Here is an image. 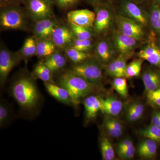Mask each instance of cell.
Wrapping results in <instances>:
<instances>
[{
  "label": "cell",
  "instance_id": "cell-1",
  "mask_svg": "<svg viewBox=\"0 0 160 160\" xmlns=\"http://www.w3.org/2000/svg\"><path fill=\"white\" fill-rule=\"evenodd\" d=\"M10 89L12 96L23 111L32 113L38 109L42 97L32 77L20 76Z\"/></svg>",
  "mask_w": 160,
  "mask_h": 160
},
{
  "label": "cell",
  "instance_id": "cell-2",
  "mask_svg": "<svg viewBox=\"0 0 160 160\" xmlns=\"http://www.w3.org/2000/svg\"><path fill=\"white\" fill-rule=\"evenodd\" d=\"M57 84L67 90L72 106H78L83 98L92 93L98 87L69 70L60 75L57 79Z\"/></svg>",
  "mask_w": 160,
  "mask_h": 160
},
{
  "label": "cell",
  "instance_id": "cell-3",
  "mask_svg": "<svg viewBox=\"0 0 160 160\" xmlns=\"http://www.w3.org/2000/svg\"><path fill=\"white\" fill-rule=\"evenodd\" d=\"M27 16L22 9L14 6H5L1 10L0 26L3 30L27 29Z\"/></svg>",
  "mask_w": 160,
  "mask_h": 160
},
{
  "label": "cell",
  "instance_id": "cell-4",
  "mask_svg": "<svg viewBox=\"0 0 160 160\" xmlns=\"http://www.w3.org/2000/svg\"><path fill=\"white\" fill-rule=\"evenodd\" d=\"M69 70L98 87L102 81V66L96 57H91L82 62L74 64Z\"/></svg>",
  "mask_w": 160,
  "mask_h": 160
},
{
  "label": "cell",
  "instance_id": "cell-5",
  "mask_svg": "<svg viewBox=\"0 0 160 160\" xmlns=\"http://www.w3.org/2000/svg\"><path fill=\"white\" fill-rule=\"evenodd\" d=\"M111 2H108L94 6L95 13L93 29L95 34L105 35L111 28L113 23V8Z\"/></svg>",
  "mask_w": 160,
  "mask_h": 160
},
{
  "label": "cell",
  "instance_id": "cell-6",
  "mask_svg": "<svg viewBox=\"0 0 160 160\" xmlns=\"http://www.w3.org/2000/svg\"><path fill=\"white\" fill-rule=\"evenodd\" d=\"M118 15L135 21L144 28L149 25V13L132 0H122Z\"/></svg>",
  "mask_w": 160,
  "mask_h": 160
},
{
  "label": "cell",
  "instance_id": "cell-7",
  "mask_svg": "<svg viewBox=\"0 0 160 160\" xmlns=\"http://www.w3.org/2000/svg\"><path fill=\"white\" fill-rule=\"evenodd\" d=\"M110 39L117 53L127 58L131 57L142 42L118 30L112 32Z\"/></svg>",
  "mask_w": 160,
  "mask_h": 160
},
{
  "label": "cell",
  "instance_id": "cell-8",
  "mask_svg": "<svg viewBox=\"0 0 160 160\" xmlns=\"http://www.w3.org/2000/svg\"><path fill=\"white\" fill-rule=\"evenodd\" d=\"M156 34L152 30L146 39L145 45L138 52V58L160 68V49L156 42Z\"/></svg>",
  "mask_w": 160,
  "mask_h": 160
},
{
  "label": "cell",
  "instance_id": "cell-9",
  "mask_svg": "<svg viewBox=\"0 0 160 160\" xmlns=\"http://www.w3.org/2000/svg\"><path fill=\"white\" fill-rule=\"evenodd\" d=\"M22 59L17 52H13L6 47L1 46L0 50V84L1 87L5 84L12 69Z\"/></svg>",
  "mask_w": 160,
  "mask_h": 160
},
{
  "label": "cell",
  "instance_id": "cell-10",
  "mask_svg": "<svg viewBox=\"0 0 160 160\" xmlns=\"http://www.w3.org/2000/svg\"><path fill=\"white\" fill-rule=\"evenodd\" d=\"M115 21L118 31L139 41L146 39L145 28L138 23L119 15L116 17Z\"/></svg>",
  "mask_w": 160,
  "mask_h": 160
},
{
  "label": "cell",
  "instance_id": "cell-11",
  "mask_svg": "<svg viewBox=\"0 0 160 160\" xmlns=\"http://www.w3.org/2000/svg\"><path fill=\"white\" fill-rule=\"evenodd\" d=\"M25 3L29 16L34 22L54 18L52 4L48 0H26Z\"/></svg>",
  "mask_w": 160,
  "mask_h": 160
},
{
  "label": "cell",
  "instance_id": "cell-12",
  "mask_svg": "<svg viewBox=\"0 0 160 160\" xmlns=\"http://www.w3.org/2000/svg\"><path fill=\"white\" fill-rule=\"evenodd\" d=\"M75 38L69 26L58 24L52 33L50 39L58 48L66 49L71 46Z\"/></svg>",
  "mask_w": 160,
  "mask_h": 160
},
{
  "label": "cell",
  "instance_id": "cell-13",
  "mask_svg": "<svg viewBox=\"0 0 160 160\" xmlns=\"http://www.w3.org/2000/svg\"><path fill=\"white\" fill-rule=\"evenodd\" d=\"M68 22L86 28H93L95 13L87 9L72 10L68 12Z\"/></svg>",
  "mask_w": 160,
  "mask_h": 160
},
{
  "label": "cell",
  "instance_id": "cell-14",
  "mask_svg": "<svg viewBox=\"0 0 160 160\" xmlns=\"http://www.w3.org/2000/svg\"><path fill=\"white\" fill-rule=\"evenodd\" d=\"M95 47L96 57L100 62L108 64L113 60L117 53L110 38L101 39L97 42Z\"/></svg>",
  "mask_w": 160,
  "mask_h": 160
},
{
  "label": "cell",
  "instance_id": "cell-15",
  "mask_svg": "<svg viewBox=\"0 0 160 160\" xmlns=\"http://www.w3.org/2000/svg\"><path fill=\"white\" fill-rule=\"evenodd\" d=\"M34 22L32 31L37 40L50 39L52 33L58 25L54 18L44 19Z\"/></svg>",
  "mask_w": 160,
  "mask_h": 160
},
{
  "label": "cell",
  "instance_id": "cell-16",
  "mask_svg": "<svg viewBox=\"0 0 160 160\" xmlns=\"http://www.w3.org/2000/svg\"><path fill=\"white\" fill-rule=\"evenodd\" d=\"M102 99L95 95H90L85 99V117L87 122L91 121L96 117L98 112L101 110Z\"/></svg>",
  "mask_w": 160,
  "mask_h": 160
},
{
  "label": "cell",
  "instance_id": "cell-17",
  "mask_svg": "<svg viewBox=\"0 0 160 160\" xmlns=\"http://www.w3.org/2000/svg\"><path fill=\"white\" fill-rule=\"evenodd\" d=\"M46 90L52 97L68 106L72 105L69 92L66 89L55 83H44Z\"/></svg>",
  "mask_w": 160,
  "mask_h": 160
},
{
  "label": "cell",
  "instance_id": "cell-18",
  "mask_svg": "<svg viewBox=\"0 0 160 160\" xmlns=\"http://www.w3.org/2000/svg\"><path fill=\"white\" fill-rule=\"evenodd\" d=\"M66 55L58 51H56L51 55L46 58L43 61L52 73L60 71L66 66L67 64Z\"/></svg>",
  "mask_w": 160,
  "mask_h": 160
},
{
  "label": "cell",
  "instance_id": "cell-19",
  "mask_svg": "<svg viewBox=\"0 0 160 160\" xmlns=\"http://www.w3.org/2000/svg\"><path fill=\"white\" fill-rule=\"evenodd\" d=\"M142 79L146 92L154 91L160 88V74L158 72L147 69L143 73Z\"/></svg>",
  "mask_w": 160,
  "mask_h": 160
},
{
  "label": "cell",
  "instance_id": "cell-20",
  "mask_svg": "<svg viewBox=\"0 0 160 160\" xmlns=\"http://www.w3.org/2000/svg\"><path fill=\"white\" fill-rule=\"evenodd\" d=\"M157 151V142L147 138L141 142L138 147V153L140 157L144 158H154Z\"/></svg>",
  "mask_w": 160,
  "mask_h": 160
},
{
  "label": "cell",
  "instance_id": "cell-21",
  "mask_svg": "<svg viewBox=\"0 0 160 160\" xmlns=\"http://www.w3.org/2000/svg\"><path fill=\"white\" fill-rule=\"evenodd\" d=\"M37 49V39L35 36L30 37L26 39L17 53L22 60L27 59L36 55Z\"/></svg>",
  "mask_w": 160,
  "mask_h": 160
},
{
  "label": "cell",
  "instance_id": "cell-22",
  "mask_svg": "<svg viewBox=\"0 0 160 160\" xmlns=\"http://www.w3.org/2000/svg\"><path fill=\"white\" fill-rule=\"evenodd\" d=\"M122 103L120 100L112 97H108L102 101L101 111L111 116L118 115L122 109Z\"/></svg>",
  "mask_w": 160,
  "mask_h": 160
},
{
  "label": "cell",
  "instance_id": "cell-23",
  "mask_svg": "<svg viewBox=\"0 0 160 160\" xmlns=\"http://www.w3.org/2000/svg\"><path fill=\"white\" fill-rule=\"evenodd\" d=\"M149 25L152 30L160 36V4L153 1L151 3L149 12Z\"/></svg>",
  "mask_w": 160,
  "mask_h": 160
},
{
  "label": "cell",
  "instance_id": "cell-24",
  "mask_svg": "<svg viewBox=\"0 0 160 160\" xmlns=\"http://www.w3.org/2000/svg\"><path fill=\"white\" fill-rule=\"evenodd\" d=\"M52 72L43 62L38 63L35 66L32 77L33 78L39 79L44 83H55L52 78Z\"/></svg>",
  "mask_w": 160,
  "mask_h": 160
},
{
  "label": "cell",
  "instance_id": "cell-25",
  "mask_svg": "<svg viewBox=\"0 0 160 160\" xmlns=\"http://www.w3.org/2000/svg\"><path fill=\"white\" fill-rule=\"evenodd\" d=\"M57 48L50 39L37 40L36 55L39 58H47L57 51Z\"/></svg>",
  "mask_w": 160,
  "mask_h": 160
},
{
  "label": "cell",
  "instance_id": "cell-26",
  "mask_svg": "<svg viewBox=\"0 0 160 160\" xmlns=\"http://www.w3.org/2000/svg\"><path fill=\"white\" fill-rule=\"evenodd\" d=\"M69 26L71 28L75 38L78 39H91L95 34L93 28L82 27L69 22Z\"/></svg>",
  "mask_w": 160,
  "mask_h": 160
},
{
  "label": "cell",
  "instance_id": "cell-27",
  "mask_svg": "<svg viewBox=\"0 0 160 160\" xmlns=\"http://www.w3.org/2000/svg\"><path fill=\"white\" fill-rule=\"evenodd\" d=\"M65 50L66 57L74 64H79L91 57L89 53L83 52L69 47Z\"/></svg>",
  "mask_w": 160,
  "mask_h": 160
},
{
  "label": "cell",
  "instance_id": "cell-28",
  "mask_svg": "<svg viewBox=\"0 0 160 160\" xmlns=\"http://www.w3.org/2000/svg\"><path fill=\"white\" fill-rule=\"evenodd\" d=\"M144 105L139 102L132 103L129 106L127 110V119L130 122H135L142 116L144 113Z\"/></svg>",
  "mask_w": 160,
  "mask_h": 160
},
{
  "label": "cell",
  "instance_id": "cell-29",
  "mask_svg": "<svg viewBox=\"0 0 160 160\" xmlns=\"http://www.w3.org/2000/svg\"><path fill=\"white\" fill-rule=\"evenodd\" d=\"M144 60L138 58L135 59L127 65L126 71V78H132L138 76L142 70Z\"/></svg>",
  "mask_w": 160,
  "mask_h": 160
},
{
  "label": "cell",
  "instance_id": "cell-30",
  "mask_svg": "<svg viewBox=\"0 0 160 160\" xmlns=\"http://www.w3.org/2000/svg\"><path fill=\"white\" fill-rule=\"evenodd\" d=\"M100 148L103 160H112L114 159V149L111 142L107 138H103L102 139L100 142Z\"/></svg>",
  "mask_w": 160,
  "mask_h": 160
},
{
  "label": "cell",
  "instance_id": "cell-31",
  "mask_svg": "<svg viewBox=\"0 0 160 160\" xmlns=\"http://www.w3.org/2000/svg\"><path fill=\"white\" fill-rule=\"evenodd\" d=\"M11 109L10 106L5 101L1 100L0 103V126H7L11 120Z\"/></svg>",
  "mask_w": 160,
  "mask_h": 160
},
{
  "label": "cell",
  "instance_id": "cell-32",
  "mask_svg": "<svg viewBox=\"0 0 160 160\" xmlns=\"http://www.w3.org/2000/svg\"><path fill=\"white\" fill-rule=\"evenodd\" d=\"M70 47L83 52L89 53L93 49L94 45L92 39L79 40L75 38Z\"/></svg>",
  "mask_w": 160,
  "mask_h": 160
},
{
  "label": "cell",
  "instance_id": "cell-33",
  "mask_svg": "<svg viewBox=\"0 0 160 160\" xmlns=\"http://www.w3.org/2000/svg\"><path fill=\"white\" fill-rule=\"evenodd\" d=\"M112 86L115 90L122 97L126 98L128 95V86L126 77L114 78Z\"/></svg>",
  "mask_w": 160,
  "mask_h": 160
},
{
  "label": "cell",
  "instance_id": "cell-34",
  "mask_svg": "<svg viewBox=\"0 0 160 160\" xmlns=\"http://www.w3.org/2000/svg\"><path fill=\"white\" fill-rule=\"evenodd\" d=\"M141 134L146 138L160 142V129L152 124L142 130Z\"/></svg>",
  "mask_w": 160,
  "mask_h": 160
},
{
  "label": "cell",
  "instance_id": "cell-35",
  "mask_svg": "<svg viewBox=\"0 0 160 160\" xmlns=\"http://www.w3.org/2000/svg\"><path fill=\"white\" fill-rule=\"evenodd\" d=\"M127 58L122 55H118L116 58L113 60L115 65L119 72L121 77L126 78Z\"/></svg>",
  "mask_w": 160,
  "mask_h": 160
},
{
  "label": "cell",
  "instance_id": "cell-36",
  "mask_svg": "<svg viewBox=\"0 0 160 160\" xmlns=\"http://www.w3.org/2000/svg\"><path fill=\"white\" fill-rule=\"evenodd\" d=\"M136 149L134 146L126 149L118 150V154L123 159H130L134 157Z\"/></svg>",
  "mask_w": 160,
  "mask_h": 160
},
{
  "label": "cell",
  "instance_id": "cell-37",
  "mask_svg": "<svg viewBox=\"0 0 160 160\" xmlns=\"http://www.w3.org/2000/svg\"><path fill=\"white\" fill-rule=\"evenodd\" d=\"M147 93V98L149 102L153 105L160 107V88Z\"/></svg>",
  "mask_w": 160,
  "mask_h": 160
},
{
  "label": "cell",
  "instance_id": "cell-38",
  "mask_svg": "<svg viewBox=\"0 0 160 160\" xmlns=\"http://www.w3.org/2000/svg\"><path fill=\"white\" fill-rule=\"evenodd\" d=\"M79 0H58L56 5L60 9L66 10L73 7Z\"/></svg>",
  "mask_w": 160,
  "mask_h": 160
},
{
  "label": "cell",
  "instance_id": "cell-39",
  "mask_svg": "<svg viewBox=\"0 0 160 160\" xmlns=\"http://www.w3.org/2000/svg\"><path fill=\"white\" fill-rule=\"evenodd\" d=\"M113 60L107 64L106 67V72L110 76L113 77L114 78L121 77L119 72L115 65Z\"/></svg>",
  "mask_w": 160,
  "mask_h": 160
},
{
  "label": "cell",
  "instance_id": "cell-40",
  "mask_svg": "<svg viewBox=\"0 0 160 160\" xmlns=\"http://www.w3.org/2000/svg\"><path fill=\"white\" fill-rule=\"evenodd\" d=\"M105 125L110 126L117 130L123 131V127L122 124L119 121L114 119H106L105 121Z\"/></svg>",
  "mask_w": 160,
  "mask_h": 160
},
{
  "label": "cell",
  "instance_id": "cell-41",
  "mask_svg": "<svg viewBox=\"0 0 160 160\" xmlns=\"http://www.w3.org/2000/svg\"><path fill=\"white\" fill-rule=\"evenodd\" d=\"M105 126L106 127V131L112 137L118 138L122 134L123 131L117 130V129H115L110 126H106V125H105Z\"/></svg>",
  "mask_w": 160,
  "mask_h": 160
},
{
  "label": "cell",
  "instance_id": "cell-42",
  "mask_svg": "<svg viewBox=\"0 0 160 160\" xmlns=\"http://www.w3.org/2000/svg\"><path fill=\"white\" fill-rule=\"evenodd\" d=\"M133 146V143L131 140L126 139L122 140V142H120L118 145V150H121V149H126L129 148Z\"/></svg>",
  "mask_w": 160,
  "mask_h": 160
},
{
  "label": "cell",
  "instance_id": "cell-43",
  "mask_svg": "<svg viewBox=\"0 0 160 160\" xmlns=\"http://www.w3.org/2000/svg\"><path fill=\"white\" fill-rule=\"evenodd\" d=\"M160 124V112H155L152 118V124L158 126Z\"/></svg>",
  "mask_w": 160,
  "mask_h": 160
},
{
  "label": "cell",
  "instance_id": "cell-44",
  "mask_svg": "<svg viewBox=\"0 0 160 160\" xmlns=\"http://www.w3.org/2000/svg\"><path fill=\"white\" fill-rule=\"evenodd\" d=\"M89 2L91 3L92 5L94 6H97V5H101L108 2V0H88Z\"/></svg>",
  "mask_w": 160,
  "mask_h": 160
},
{
  "label": "cell",
  "instance_id": "cell-45",
  "mask_svg": "<svg viewBox=\"0 0 160 160\" xmlns=\"http://www.w3.org/2000/svg\"><path fill=\"white\" fill-rule=\"evenodd\" d=\"M132 1H133V2L140 4H141V3L145 2H146V1H148V0H132Z\"/></svg>",
  "mask_w": 160,
  "mask_h": 160
},
{
  "label": "cell",
  "instance_id": "cell-46",
  "mask_svg": "<svg viewBox=\"0 0 160 160\" xmlns=\"http://www.w3.org/2000/svg\"><path fill=\"white\" fill-rule=\"evenodd\" d=\"M52 4H56L58 0H48Z\"/></svg>",
  "mask_w": 160,
  "mask_h": 160
},
{
  "label": "cell",
  "instance_id": "cell-47",
  "mask_svg": "<svg viewBox=\"0 0 160 160\" xmlns=\"http://www.w3.org/2000/svg\"><path fill=\"white\" fill-rule=\"evenodd\" d=\"M156 42L157 43L158 46H159V47L160 49V39L158 38H157Z\"/></svg>",
  "mask_w": 160,
  "mask_h": 160
},
{
  "label": "cell",
  "instance_id": "cell-48",
  "mask_svg": "<svg viewBox=\"0 0 160 160\" xmlns=\"http://www.w3.org/2000/svg\"><path fill=\"white\" fill-rule=\"evenodd\" d=\"M11 1L15 2H23L25 3L26 0H11Z\"/></svg>",
  "mask_w": 160,
  "mask_h": 160
},
{
  "label": "cell",
  "instance_id": "cell-49",
  "mask_svg": "<svg viewBox=\"0 0 160 160\" xmlns=\"http://www.w3.org/2000/svg\"><path fill=\"white\" fill-rule=\"evenodd\" d=\"M154 1H155V2H157L160 4V0H154Z\"/></svg>",
  "mask_w": 160,
  "mask_h": 160
},
{
  "label": "cell",
  "instance_id": "cell-50",
  "mask_svg": "<svg viewBox=\"0 0 160 160\" xmlns=\"http://www.w3.org/2000/svg\"><path fill=\"white\" fill-rule=\"evenodd\" d=\"M158 128H159L160 129V124L158 125Z\"/></svg>",
  "mask_w": 160,
  "mask_h": 160
},
{
  "label": "cell",
  "instance_id": "cell-51",
  "mask_svg": "<svg viewBox=\"0 0 160 160\" xmlns=\"http://www.w3.org/2000/svg\"><path fill=\"white\" fill-rule=\"evenodd\" d=\"M108 1H109V2H112V1H113V0H108Z\"/></svg>",
  "mask_w": 160,
  "mask_h": 160
}]
</instances>
